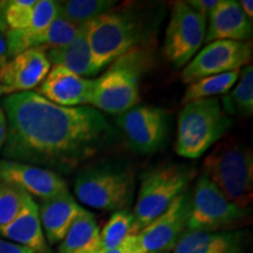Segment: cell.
Instances as JSON below:
<instances>
[{"mask_svg":"<svg viewBox=\"0 0 253 253\" xmlns=\"http://www.w3.org/2000/svg\"><path fill=\"white\" fill-rule=\"evenodd\" d=\"M6 131H7V121H6V115L2 107L0 106V149L5 143Z\"/></svg>","mask_w":253,"mask_h":253,"instance_id":"cell-32","label":"cell"},{"mask_svg":"<svg viewBox=\"0 0 253 253\" xmlns=\"http://www.w3.org/2000/svg\"><path fill=\"white\" fill-rule=\"evenodd\" d=\"M8 56H7V45H6V39L5 36L2 33H0V68L7 62Z\"/></svg>","mask_w":253,"mask_h":253,"instance_id":"cell-33","label":"cell"},{"mask_svg":"<svg viewBox=\"0 0 253 253\" xmlns=\"http://www.w3.org/2000/svg\"><path fill=\"white\" fill-rule=\"evenodd\" d=\"M94 80L82 78L61 66H53L45 80L41 82V96L62 107L89 106Z\"/></svg>","mask_w":253,"mask_h":253,"instance_id":"cell-15","label":"cell"},{"mask_svg":"<svg viewBox=\"0 0 253 253\" xmlns=\"http://www.w3.org/2000/svg\"><path fill=\"white\" fill-rule=\"evenodd\" d=\"M116 125L129 148L138 154L156 153L169 137V114L162 107L135 106L116 115Z\"/></svg>","mask_w":253,"mask_h":253,"instance_id":"cell-10","label":"cell"},{"mask_svg":"<svg viewBox=\"0 0 253 253\" xmlns=\"http://www.w3.org/2000/svg\"><path fill=\"white\" fill-rule=\"evenodd\" d=\"M24 191L0 182V229L14 219L21 205Z\"/></svg>","mask_w":253,"mask_h":253,"instance_id":"cell-27","label":"cell"},{"mask_svg":"<svg viewBox=\"0 0 253 253\" xmlns=\"http://www.w3.org/2000/svg\"><path fill=\"white\" fill-rule=\"evenodd\" d=\"M227 116L251 118L253 114V67L250 63L240 69L238 81L220 100Z\"/></svg>","mask_w":253,"mask_h":253,"instance_id":"cell-23","label":"cell"},{"mask_svg":"<svg viewBox=\"0 0 253 253\" xmlns=\"http://www.w3.org/2000/svg\"><path fill=\"white\" fill-rule=\"evenodd\" d=\"M100 229L95 216L84 210L66 233L59 253H91L101 249Z\"/></svg>","mask_w":253,"mask_h":253,"instance_id":"cell-22","label":"cell"},{"mask_svg":"<svg viewBox=\"0 0 253 253\" xmlns=\"http://www.w3.org/2000/svg\"><path fill=\"white\" fill-rule=\"evenodd\" d=\"M205 43L218 40L249 42L253 34L252 19H250L236 0H219V4L209 15Z\"/></svg>","mask_w":253,"mask_h":253,"instance_id":"cell-16","label":"cell"},{"mask_svg":"<svg viewBox=\"0 0 253 253\" xmlns=\"http://www.w3.org/2000/svg\"><path fill=\"white\" fill-rule=\"evenodd\" d=\"M135 172L126 163L102 162L78 173L74 192L82 204L103 211L126 210L135 196Z\"/></svg>","mask_w":253,"mask_h":253,"instance_id":"cell-4","label":"cell"},{"mask_svg":"<svg viewBox=\"0 0 253 253\" xmlns=\"http://www.w3.org/2000/svg\"><path fill=\"white\" fill-rule=\"evenodd\" d=\"M91 253H144L141 248L140 240L137 235H131L126 238L121 245L115 249H103L101 248L97 251Z\"/></svg>","mask_w":253,"mask_h":253,"instance_id":"cell-29","label":"cell"},{"mask_svg":"<svg viewBox=\"0 0 253 253\" xmlns=\"http://www.w3.org/2000/svg\"><path fill=\"white\" fill-rule=\"evenodd\" d=\"M37 0H11L5 9V21L8 30H23L31 24Z\"/></svg>","mask_w":253,"mask_h":253,"instance_id":"cell-28","label":"cell"},{"mask_svg":"<svg viewBox=\"0 0 253 253\" xmlns=\"http://www.w3.org/2000/svg\"><path fill=\"white\" fill-rule=\"evenodd\" d=\"M239 5L242 7L243 12L248 15L250 19L253 18V1L252 0H240Z\"/></svg>","mask_w":253,"mask_h":253,"instance_id":"cell-35","label":"cell"},{"mask_svg":"<svg viewBox=\"0 0 253 253\" xmlns=\"http://www.w3.org/2000/svg\"><path fill=\"white\" fill-rule=\"evenodd\" d=\"M87 32L95 75L119 56L140 47L147 37L144 20L129 9L107 12L87 24Z\"/></svg>","mask_w":253,"mask_h":253,"instance_id":"cell-5","label":"cell"},{"mask_svg":"<svg viewBox=\"0 0 253 253\" xmlns=\"http://www.w3.org/2000/svg\"><path fill=\"white\" fill-rule=\"evenodd\" d=\"M203 172L224 196L242 209L253 197V155L251 148L238 140H227L208 155Z\"/></svg>","mask_w":253,"mask_h":253,"instance_id":"cell-6","label":"cell"},{"mask_svg":"<svg viewBox=\"0 0 253 253\" xmlns=\"http://www.w3.org/2000/svg\"><path fill=\"white\" fill-rule=\"evenodd\" d=\"M134 214L129 210H120L112 214L101 236V248L115 249L134 233Z\"/></svg>","mask_w":253,"mask_h":253,"instance_id":"cell-26","label":"cell"},{"mask_svg":"<svg viewBox=\"0 0 253 253\" xmlns=\"http://www.w3.org/2000/svg\"><path fill=\"white\" fill-rule=\"evenodd\" d=\"M248 214V209H242L230 202L204 172L190 192L188 230L219 231L238 223Z\"/></svg>","mask_w":253,"mask_h":253,"instance_id":"cell-8","label":"cell"},{"mask_svg":"<svg viewBox=\"0 0 253 253\" xmlns=\"http://www.w3.org/2000/svg\"><path fill=\"white\" fill-rule=\"evenodd\" d=\"M208 20L186 1H176L166 30L163 52L176 68L185 67L203 45Z\"/></svg>","mask_w":253,"mask_h":253,"instance_id":"cell-9","label":"cell"},{"mask_svg":"<svg viewBox=\"0 0 253 253\" xmlns=\"http://www.w3.org/2000/svg\"><path fill=\"white\" fill-rule=\"evenodd\" d=\"M0 253H34L25 246L18 245L8 240L0 239Z\"/></svg>","mask_w":253,"mask_h":253,"instance_id":"cell-31","label":"cell"},{"mask_svg":"<svg viewBox=\"0 0 253 253\" xmlns=\"http://www.w3.org/2000/svg\"><path fill=\"white\" fill-rule=\"evenodd\" d=\"M59 13V2L53 0L37 1L31 24L23 30H7L4 34L7 56L12 59L31 48H46V31Z\"/></svg>","mask_w":253,"mask_h":253,"instance_id":"cell-17","label":"cell"},{"mask_svg":"<svg viewBox=\"0 0 253 253\" xmlns=\"http://www.w3.org/2000/svg\"><path fill=\"white\" fill-rule=\"evenodd\" d=\"M59 2V13L77 26L89 24L115 8V0H68Z\"/></svg>","mask_w":253,"mask_h":253,"instance_id":"cell-24","label":"cell"},{"mask_svg":"<svg viewBox=\"0 0 253 253\" xmlns=\"http://www.w3.org/2000/svg\"><path fill=\"white\" fill-rule=\"evenodd\" d=\"M1 95H4V89H2L1 84H0V96H1Z\"/></svg>","mask_w":253,"mask_h":253,"instance_id":"cell-36","label":"cell"},{"mask_svg":"<svg viewBox=\"0 0 253 253\" xmlns=\"http://www.w3.org/2000/svg\"><path fill=\"white\" fill-rule=\"evenodd\" d=\"M253 48L251 42L218 40L207 43L188 65L183 68L181 78L184 84L201 80V79L239 71L250 65Z\"/></svg>","mask_w":253,"mask_h":253,"instance_id":"cell-11","label":"cell"},{"mask_svg":"<svg viewBox=\"0 0 253 253\" xmlns=\"http://www.w3.org/2000/svg\"><path fill=\"white\" fill-rule=\"evenodd\" d=\"M7 1H0V33L5 34L6 31L8 30L7 25L5 21V9Z\"/></svg>","mask_w":253,"mask_h":253,"instance_id":"cell-34","label":"cell"},{"mask_svg":"<svg viewBox=\"0 0 253 253\" xmlns=\"http://www.w3.org/2000/svg\"><path fill=\"white\" fill-rule=\"evenodd\" d=\"M7 121L4 160L71 173L116 136L102 112L91 106L62 107L37 91L5 96Z\"/></svg>","mask_w":253,"mask_h":253,"instance_id":"cell-1","label":"cell"},{"mask_svg":"<svg viewBox=\"0 0 253 253\" xmlns=\"http://www.w3.org/2000/svg\"><path fill=\"white\" fill-rule=\"evenodd\" d=\"M186 4L208 20L209 15L212 13L219 4V0H189Z\"/></svg>","mask_w":253,"mask_h":253,"instance_id":"cell-30","label":"cell"},{"mask_svg":"<svg viewBox=\"0 0 253 253\" xmlns=\"http://www.w3.org/2000/svg\"><path fill=\"white\" fill-rule=\"evenodd\" d=\"M196 176L191 166L163 163L143 173L136 199L134 233H140L178 197Z\"/></svg>","mask_w":253,"mask_h":253,"instance_id":"cell-7","label":"cell"},{"mask_svg":"<svg viewBox=\"0 0 253 253\" xmlns=\"http://www.w3.org/2000/svg\"><path fill=\"white\" fill-rule=\"evenodd\" d=\"M232 120L221 108L219 97L184 104L177 119L175 151L188 160L202 157L225 136Z\"/></svg>","mask_w":253,"mask_h":253,"instance_id":"cell-3","label":"cell"},{"mask_svg":"<svg viewBox=\"0 0 253 253\" xmlns=\"http://www.w3.org/2000/svg\"><path fill=\"white\" fill-rule=\"evenodd\" d=\"M84 210L86 209L75 201L69 191L54 198L41 201L39 216L48 245L61 243L73 223Z\"/></svg>","mask_w":253,"mask_h":253,"instance_id":"cell-20","label":"cell"},{"mask_svg":"<svg viewBox=\"0 0 253 253\" xmlns=\"http://www.w3.org/2000/svg\"><path fill=\"white\" fill-rule=\"evenodd\" d=\"M246 233L243 231L186 230L173 253H245Z\"/></svg>","mask_w":253,"mask_h":253,"instance_id":"cell-19","label":"cell"},{"mask_svg":"<svg viewBox=\"0 0 253 253\" xmlns=\"http://www.w3.org/2000/svg\"><path fill=\"white\" fill-rule=\"evenodd\" d=\"M239 74L240 69L239 71L212 75V77H208L192 82L189 84L184 95H183L182 103L186 104L192 102V101L217 97V95L226 94L238 81Z\"/></svg>","mask_w":253,"mask_h":253,"instance_id":"cell-25","label":"cell"},{"mask_svg":"<svg viewBox=\"0 0 253 253\" xmlns=\"http://www.w3.org/2000/svg\"><path fill=\"white\" fill-rule=\"evenodd\" d=\"M0 182L36 196L41 201L68 192L67 183L59 173L4 158L0 160Z\"/></svg>","mask_w":253,"mask_h":253,"instance_id":"cell-13","label":"cell"},{"mask_svg":"<svg viewBox=\"0 0 253 253\" xmlns=\"http://www.w3.org/2000/svg\"><path fill=\"white\" fill-rule=\"evenodd\" d=\"M190 191L185 190L160 216L137 233L144 253H169L188 230Z\"/></svg>","mask_w":253,"mask_h":253,"instance_id":"cell-12","label":"cell"},{"mask_svg":"<svg viewBox=\"0 0 253 253\" xmlns=\"http://www.w3.org/2000/svg\"><path fill=\"white\" fill-rule=\"evenodd\" d=\"M143 47H136L114 60L94 80L89 106L119 115L140 102L141 79L150 61Z\"/></svg>","mask_w":253,"mask_h":253,"instance_id":"cell-2","label":"cell"},{"mask_svg":"<svg viewBox=\"0 0 253 253\" xmlns=\"http://www.w3.org/2000/svg\"><path fill=\"white\" fill-rule=\"evenodd\" d=\"M46 48H31L15 55L0 68L4 95L32 91L45 80L50 69Z\"/></svg>","mask_w":253,"mask_h":253,"instance_id":"cell-14","label":"cell"},{"mask_svg":"<svg viewBox=\"0 0 253 253\" xmlns=\"http://www.w3.org/2000/svg\"><path fill=\"white\" fill-rule=\"evenodd\" d=\"M46 55L50 65L61 66L82 78L95 75L87 25L79 26L74 39L67 45L46 49Z\"/></svg>","mask_w":253,"mask_h":253,"instance_id":"cell-21","label":"cell"},{"mask_svg":"<svg viewBox=\"0 0 253 253\" xmlns=\"http://www.w3.org/2000/svg\"><path fill=\"white\" fill-rule=\"evenodd\" d=\"M0 236L30 249L34 253H53L41 226L39 205L26 192H24L20 211L11 223L0 229Z\"/></svg>","mask_w":253,"mask_h":253,"instance_id":"cell-18","label":"cell"}]
</instances>
